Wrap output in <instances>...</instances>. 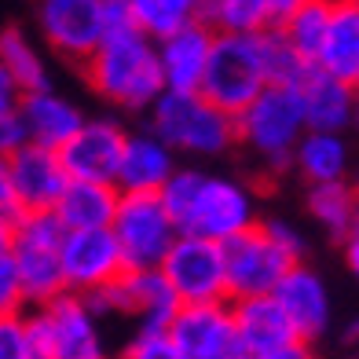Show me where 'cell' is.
Returning a JSON list of instances; mask_svg holds the SVG:
<instances>
[{
    "label": "cell",
    "instance_id": "cell-2",
    "mask_svg": "<svg viewBox=\"0 0 359 359\" xmlns=\"http://www.w3.org/2000/svg\"><path fill=\"white\" fill-rule=\"evenodd\" d=\"M151 133L172 154L217 158L238 143V118L213 107L202 92H165L151 110Z\"/></svg>",
    "mask_w": 359,
    "mask_h": 359
},
{
    "label": "cell",
    "instance_id": "cell-31",
    "mask_svg": "<svg viewBox=\"0 0 359 359\" xmlns=\"http://www.w3.org/2000/svg\"><path fill=\"white\" fill-rule=\"evenodd\" d=\"M67 224L59 220L55 209H48V213H26L15 227L4 231V242L11 246H41V250H62V242H67Z\"/></svg>",
    "mask_w": 359,
    "mask_h": 359
},
{
    "label": "cell",
    "instance_id": "cell-32",
    "mask_svg": "<svg viewBox=\"0 0 359 359\" xmlns=\"http://www.w3.org/2000/svg\"><path fill=\"white\" fill-rule=\"evenodd\" d=\"M202 184H205V172L202 169H176V176L165 184V191H161V202H165L169 217L176 220L180 235H184V227L191 220V209H194V202H198Z\"/></svg>",
    "mask_w": 359,
    "mask_h": 359
},
{
    "label": "cell",
    "instance_id": "cell-9",
    "mask_svg": "<svg viewBox=\"0 0 359 359\" xmlns=\"http://www.w3.org/2000/svg\"><path fill=\"white\" fill-rule=\"evenodd\" d=\"M37 26L59 55L88 62L110 41V8L107 0H44Z\"/></svg>",
    "mask_w": 359,
    "mask_h": 359
},
{
    "label": "cell",
    "instance_id": "cell-11",
    "mask_svg": "<svg viewBox=\"0 0 359 359\" xmlns=\"http://www.w3.org/2000/svg\"><path fill=\"white\" fill-rule=\"evenodd\" d=\"M95 316H133L140 330H169L180 312V297L161 271H128L118 283L88 297Z\"/></svg>",
    "mask_w": 359,
    "mask_h": 359
},
{
    "label": "cell",
    "instance_id": "cell-19",
    "mask_svg": "<svg viewBox=\"0 0 359 359\" xmlns=\"http://www.w3.org/2000/svg\"><path fill=\"white\" fill-rule=\"evenodd\" d=\"M176 154L161 143L151 128L147 133H128V147L121 158L118 187L121 194H161L165 184L176 176Z\"/></svg>",
    "mask_w": 359,
    "mask_h": 359
},
{
    "label": "cell",
    "instance_id": "cell-18",
    "mask_svg": "<svg viewBox=\"0 0 359 359\" xmlns=\"http://www.w3.org/2000/svg\"><path fill=\"white\" fill-rule=\"evenodd\" d=\"M19 118L29 133V143L44 147V151H62L88 121L85 114L77 110V103H70L67 95H59L55 88L22 95Z\"/></svg>",
    "mask_w": 359,
    "mask_h": 359
},
{
    "label": "cell",
    "instance_id": "cell-27",
    "mask_svg": "<svg viewBox=\"0 0 359 359\" xmlns=\"http://www.w3.org/2000/svg\"><path fill=\"white\" fill-rule=\"evenodd\" d=\"M202 22L224 37H257L271 29V0H209Z\"/></svg>",
    "mask_w": 359,
    "mask_h": 359
},
{
    "label": "cell",
    "instance_id": "cell-15",
    "mask_svg": "<svg viewBox=\"0 0 359 359\" xmlns=\"http://www.w3.org/2000/svg\"><path fill=\"white\" fill-rule=\"evenodd\" d=\"M125 147H128V133L118 121L88 118L85 128L59 151V158H62V165H67L70 180H85V184H118Z\"/></svg>",
    "mask_w": 359,
    "mask_h": 359
},
{
    "label": "cell",
    "instance_id": "cell-41",
    "mask_svg": "<svg viewBox=\"0 0 359 359\" xmlns=\"http://www.w3.org/2000/svg\"><path fill=\"white\" fill-rule=\"evenodd\" d=\"M341 337H345L348 345H355V341H359V319H348V323H345V334H341Z\"/></svg>",
    "mask_w": 359,
    "mask_h": 359
},
{
    "label": "cell",
    "instance_id": "cell-34",
    "mask_svg": "<svg viewBox=\"0 0 359 359\" xmlns=\"http://www.w3.org/2000/svg\"><path fill=\"white\" fill-rule=\"evenodd\" d=\"M121 359H187L169 330H136L121 348Z\"/></svg>",
    "mask_w": 359,
    "mask_h": 359
},
{
    "label": "cell",
    "instance_id": "cell-24",
    "mask_svg": "<svg viewBox=\"0 0 359 359\" xmlns=\"http://www.w3.org/2000/svg\"><path fill=\"white\" fill-rule=\"evenodd\" d=\"M293 169L304 176L308 187L345 184L348 172V143L337 133H308L293 154Z\"/></svg>",
    "mask_w": 359,
    "mask_h": 359
},
{
    "label": "cell",
    "instance_id": "cell-37",
    "mask_svg": "<svg viewBox=\"0 0 359 359\" xmlns=\"http://www.w3.org/2000/svg\"><path fill=\"white\" fill-rule=\"evenodd\" d=\"M22 147H29V133H26V125L19 118V110L15 114H0V151L15 154V151H22Z\"/></svg>",
    "mask_w": 359,
    "mask_h": 359
},
{
    "label": "cell",
    "instance_id": "cell-10",
    "mask_svg": "<svg viewBox=\"0 0 359 359\" xmlns=\"http://www.w3.org/2000/svg\"><path fill=\"white\" fill-rule=\"evenodd\" d=\"M257 220V198L253 191L235 176H209L198 191V202L191 209V220L184 227V235H198L209 242H231L238 235L253 231Z\"/></svg>",
    "mask_w": 359,
    "mask_h": 359
},
{
    "label": "cell",
    "instance_id": "cell-4",
    "mask_svg": "<svg viewBox=\"0 0 359 359\" xmlns=\"http://www.w3.org/2000/svg\"><path fill=\"white\" fill-rule=\"evenodd\" d=\"M271 88L268 62H264V44L257 37H224L217 34L213 59L202 81V95L224 114H246L260 95Z\"/></svg>",
    "mask_w": 359,
    "mask_h": 359
},
{
    "label": "cell",
    "instance_id": "cell-43",
    "mask_svg": "<svg viewBox=\"0 0 359 359\" xmlns=\"http://www.w3.org/2000/svg\"><path fill=\"white\" fill-rule=\"evenodd\" d=\"M355 92H359V81H355Z\"/></svg>",
    "mask_w": 359,
    "mask_h": 359
},
{
    "label": "cell",
    "instance_id": "cell-20",
    "mask_svg": "<svg viewBox=\"0 0 359 359\" xmlns=\"http://www.w3.org/2000/svg\"><path fill=\"white\" fill-rule=\"evenodd\" d=\"M213 44H217V34L205 22H194L180 37L158 44L165 88L169 92H202L209 59H213Z\"/></svg>",
    "mask_w": 359,
    "mask_h": 359
},
{
    "label": "cell",
    "instance_id": "cell-40",
    "mask_svg": "<svg viewBox=\"0 0 359 359\" xmlns=\"http://www.w3.org/2000/svg\"><path fill=\"white\" fill-rule=\"evenodd\" d=\"M348 238H359V184H355V202H352V227H348Z\"/></svg>",
    "mask_w": 359,
    "mask_h": 359
},
{
    "label": "cell",
    "instance_id": "cell-36",
    "mask_svg": "<svg viewBox=\"0 0 359 359\" xmlns=\"http://www.w3.org/2000/svg\"><path fill=\"white\" fill-rule=\"evenodd\" d=\"M260 224H264V231L275 238V246H279V250H286L293 260H297V264H304V238H301V231H297V227H293V224H286V220H260Z\"/></svg>",
    "mask_w": 359,
    "mask_h": 359
},
{
    "label": "cell",
    "instance_id": "cell-29",
    "mask_svg": "<svg viewBox=\"0 0 359 359\" xmlns=\"http://www.w3.org/2000/svg\"><path fill=\"white\" fill-rule=\"evenodd\" d=\"M330 15H334V4H326V0H297L290 22L279 29V34L290 41V48L308 62V67H316L319 55H323L326 29H330Z\"/></svg>",
    "mask_w": 359,
    "mask_h": 359
},
{
    "label": "cell",
    "instance_id": "cell-42",
    "mask_svg": "<svg viewBox=\"0 0 359 359\" xmlns=\"http://www.w3.org/2000/svg\"><path fill=\"white\" fill-rule=\"evenodd\" d=\"M355 128H359V110H355Z\"/></svg>",
    "mask_w": 359,
    "mask_h": 359
},
{
    "label": "cell",
    "instance_id": "cell-13",
    "mask_svg": "<svg viewBox=\"0 0 359 359\" xmlns=\"http://www.w3.org/2000/svg\"><path fill=\"white\" fill-rule=\"evenodd\" d=\"M169 334L187 359H250L238 337L231 301L220 304H180Z\"/></svg>",
    "mask_w": 359,
    "mask_h": 359
},
{
    "label": "cell",
    "instance_id": "cell-14",
    "mask_svg": "<svg viewBox=\"0 0 359 359\" xmlns=\"http://www.w3.org/2000/svg\"><path fill=\"white\" fill-rule=\"evenodd\" d=\"M62 271H67L70 293H81V297H92L128 275L121 246L110 227L107 231H70L62 242Z\"/></svg>",
    "mask_w": 359,
    "mask_h": 359
},
{
    "label": "cell",
    "instance_id": "cell-39",
    "mask_svg": "<svg viewBox=\"0 0 359 359\" xmlns=\"http://www.w3.org/2000/svg\"><path fill=\"white\" fill-rule=\"evenodd\" d=\"M345 264H348V271L359 279V238H345Z\"/></svg>",
    "mask_w": 359,
    "mask_h": 359
},
{
    "label": "cell",
    "instance_id": "cell-3",
    "mask_svg": "<svg viewBox=\"0 0 359 359\" xmlns=\"http://www.w3.org/2000/svg\"><path fill=\"white\" fill-rule=\"evenodd\" d=\"M22 319L34 359H107L100 316L81 293H62L52 304L22 312Z\"/></svg>",
    "mask_w": 359,
    "mask_h": 359
},
{
    "label": "cell",
    "instance_id": "cell-12",
    "mask_svg": "<svg viewBox=\"0 0 359 359\" xmlns=\"http://www.w3.org/2000/svg\"><path fill=\"white\" fill-rule=\"evenodd\" d=\"M67 187H70V172L62 165L59 151H44V147L29 143L22 151L8 154L4 165H0V191H8L22 213L55 209Z\"/></svg>",
    "mask_w": 359,
    "mask_h": 359
},
{
    "label": "cell",
    "instance_id": "cell-17",
    "mask_svg": "<svg viewBox=\"0 0 359 359\" xmlns=\"http://www.w3.org/2000/svg\"><path fill=\"white\" fill-rule=\"evenodd\" d=\"M275 301L293 323L301 341H316L330 330V290H326L323 275L308 264H297L275 290Z\"/></svg>",
    "mask_w": 359,
    "mask_h": 359
},
{
    "label": "cell",
    "instance_id": "cell-30",
    "mask_svg": "<svg viewBox=\"0 0 359 359\" xmlns=\"http://www.w3.org/2000/svg\"><path fill=\"white\" fill-rule=\"evenodd\" d=\"M352 202H355V187L348 184H323V187H308V217H312L319 227H326L330 235L348 238L352 227Z\"/></svg>",
    "mask_w": 359,
    "mask_h": 359
},
{
    "label": "cell",
    "instance_id": "cell-1",
    "mask_svg": "<svg viewBox=\"0 0 359 359\" xmlns=\"http://www.w3.org/2000/svg\"><path fill=\"white\" fill-rule=\"evenodd\" d=\"M85 81L100 100L121 110H147L165 95V74H161L158 44L143 34L110 37L100 52L85 62Z\"/></svg>",
    "mask_w": 359,
    "mask_h": 359
},
{
    "label": "cell",
    "instance_id": "cell-7",
    "mask_svg": "<svg viewBox=\"0 0 359 359\" xmlns=\"http://www.w3.org/2000/svg\"><path fill=\"white\" fill-rule=\"evenodd\" d=\"M224 268L231 301H253V297H275L279 283L297 268V260L275 246L264 224H257L253 231L224 242Z\"/></svg>",
    "mask_w": 359,
    "mask_h": 359
},
{
    "label": "cell",
    "instance_id": "cell-6",
    "mask_svg": "<svg viewBox=\"0 0 359 359\" xmlns=\"http://www.w3.org/2000/svg\"><path fill=\"white\" fill-rule=\"evenodd\" d=\"M110 231L121 246L125 271H161L180 238V227L169 217L161 194H121Z\"/></svg>",
    "mask_w": 359,
    "mask_h": 359
},
{
    "label": "cell",
    "instance_id": "cell-8",
    "mask_svg": "<svg viewBox=\"0 0 359 359\" xmlns=\"http://www.w3.org/2000/svg\"><path fill=\"white\" fill-rule=\"evenodd\" d=\"M161 275L180 297V304H220L231 301L227 293V268H224V246L198 235H180L169 250Z\"/></svg>",
    "mask_w": 359,
    "mask_h": 359
},
{
    "label": "cell",
    "instance_id": "cell-26",
    "mask_svg": "<svg viewBox=\"0 0 359 359\" xmlns=\"http://www.w3.org/2000/svg\"><path fill=\"white\" fill-rule=\"evenodd\" d=\"M133 19L136 34L154 44H165L194 22H202V4H194V0H133Z\"/></svg>",
    "mask_w": 359,
    "mask_h": 359
},
{
    "label": "cell",
    "instance_id": "cell-21",
    "mask_svg": "<svg viewBox=\"0 0 359 359\" xmlns=\"http://www.w3.org/2000/svg\"><path fill=\"white\" fill-rule=\"evenodd\" d=\"M231 312H235L238 337H242V345H246L250 359H260V355L290 345V341H297V330H293V323L286 319V312L279 308L275 297L231 301Z\"/></svg>",
    "mask_w": 359,
    "mask_h": 359
},
{
    "label": "cell",
    "instance_id": "cell-35",
    "mask_svg": "<svg viewBox=\"0 0 359 359\" xmlns=\"http://www.w3.org/2000/svg\"><path fill=\"white\" fill-rule=\"evenodd\" d=\"M0 359H34L22 316H4L0 319Z\"/></svg>",
    "mask_w": 359,
    "mask_h": 359
},
{
    "label": "cell",
    "instance_id": "cell-25",
    "mask_svg": "<svg viewBox=\"0 0 359 359\" xmlns=\"http://www.w3.org/2000/svg\"><path fill=\"white\" fill-rule=\"evenodd\" d=\"M11 250H15V260H19V271H22L26 304L44 308L55 297H62V293H70L67 271H62V250H41V246H11Z\"/></svg>",
    "mask_w": 359,
    "mask_h": 359
},
{
    "label": "cell",
    "instance_id": "cell-38",
    "mask_svg": "<svg viewBox=\"0 0 359 359\" xmlns=\"http://www.w3.org/2000/svg\"><path fill=\"white\" fill-rule=\"evenodd\" d=\"M260 359H319L316 355V348H312V341H290V345H283V348H275V352H268V355H260Z\"/></svg>",
    "mask_w": 359,
    "mask_h": 359
},
{
    "label": "cell",
    "instance_id": "cell-33",
    "mask_svg": "<svg viewBox=\"0 0 359 359\" xmlns=\"http://www.w3.org/2000/svg\"><path fill=\"white\" fill-rule=\"evenodd\" d=\"M22 304H26V290H22L19 260H15V250L8 242H0V312L22 316Z\"/></svg>",
    "mask_w": 359,
    "mask_h": 359
},
{
    "label": "cell",
    "instance_id": "cell-23",
    "mask_svg": "<svg viewBox=\"0 0 359 359\" xmlns=\"http://www.w3.org/2000/svg\"><path fill=\"white\" fill-rule=\"evenodd\" d=\"M316 67L341 81H359V0H337Z\"/></svg>",
    "mask_w": 359,
    "mask_h": 359
},
{
    "label": "cell",
    "instance_id": "cell-22",
    "mask_svg": "<svg viewBox=\"0 0 359 359\" xmlns=\"http://www.w3.org/2000/svg\"><path fill=\"white\" fill-rule=\"evenodd\" d=\"M118 205H121V191L114 184L70 180V187L59 198L55 213L67 224V231H107V227H114Z\"/></svg>",
    "mask_w": 359,
    "mask_h": 359
},
{
    "label": "cell",
    "instance_id": "cell-5",
    "mask_svg": "<svg viewBox=\"0 0 359 359\" xmlns=\"http://www.w3.org/2000/svg\"><path fill=\"white\" fill-rule=\"evenodd\" d=\"M304 136L308 118L297 88L271 85L246 114H238V143H246L260 161H268L275 169L293 165V154H297Z\"/></svg>",
    "mask_w": 359,
    "mask_h": 359
},
{
    "label": "cell",
    "instance_id": "cell-16",
    "mask_svg": "<svg viewBox=\"0 0 359 359\" xmlns=\"http://www.w3.org/2000/svg\"><path fill=\"white\" fill-rule=\"evenodd\" d=\"M297 92H301V103H304L308 133L345 136V128H355L359 92H355L352 81H341L334 74H326L323 67H308Z\"/></svg>",
    "mask_w": 359,
    "mask_h": 359
},
{
    "label": "cell",
    "instance_id": "cell-28",
    "mask_svg": "<svg viewBox=\"0 0 359 359\" xmlns=\"http://www.w3.org/2000/svg\"><path fill=\"white\" fill-rule=\"evenodd\" d=\"M0 74H8L15 85H19L22 95L52 88L48 85V67H44L41 52L19 26H8L4 34H0Z\"/></svg>",
    "mask_w": 359,
    "mask_h": 359
}]
</instances>
